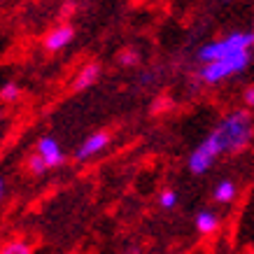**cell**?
<instances>
[{"label":"cell","mask_w":254,"mask_h":254,"mask_svg":"<svg viewBox=\"0 0 254 254\" xmlns=\"http://www.w3.org/2000/svg\"><path fill=\"white\" fill-rule=\"evenodd\" d=\"M212 142L217 145V149L226 154V152H240L250 145L252 140V119L245 110L231 112L229 117H224L222 124L217 126L215 131L210 133Z\"/></svg>","instance_id":"cell-1"},{"label":"cell","mask_w":254,"mask_h":254,"mask_svg":"<svg viewBox=\"0 0 254 254\" xmlns=\"http://www.w3.org/2000/svg\"><path fill=\"white\" fill-rule=\"evenodd\" d=\"M252 42H254L252 33H247V31L231 33V35H226L224 40H217V42L205 45L198 52V59L203 63H212V61H219V59H229V56L250 52Z\"/></svg>","instance_id":"cell-2"},{"label":"cell","mask_w":254,"mask_h":254,"mask_svg":"<svg viewBox=\"0 0 254 254\" xmlns=\"http://www.w3.org/2000/svg\"><path fill=\"white\" fill-rule=\"evenodd\" d=\"M247 65H250V52H243V54L229 56V59H219V61L205 63L198 77L203 84H219L224 79H229L231 75L243 72Z\"/></svg>","instance_id":"cell-3"},{"label":"cell","mask_w":254,"mask_h":254,"mask_svg":"<svg viewBox=\"0 0 254 254\" xmlns=\"http://www.w3.org/2000/svg\"><path fill=\"white\" fill-rule=\"evenodd\" d=\"M219 156H222V152L217 149V145L208 135V138L191 152V156H189V170H191L193 175H203V173H208V170L212 168V163H215Z\"/></svg>","instance_id":"cell-4"},{"label":"cell","mask_w":254,"mask_h":254,"mask_svg":"<svg viewBox=\"0 0 254 254\" xmlns=\"http://www.w3.org/2000/svg\"><path fill=\"white\" fill-rule=\"evenodd\" d=\"M38 156L45 161L47 168H56V166L63 163V149L59 147V142H56L54 138H49V135H45V138L38 142Z\"/></svg>","instance_id":"cell-5"},{"label":"cell","mask_w":254,"mask_h":254,"mask_svg":"<svg viewBox=\"0 0 254 254\" xmlns=\"http://www.w3.org/2000/svg\"><path fill=\"white\" fill-rule=\"evenodd\" d=\"M108 142H110L108 133H93V135H89V138L82 142V147L77 149V159L79 161H86V159L100 154V152L108 147Z\"/></svg>","instance_id":"cell-6"},{"label":"cell","mask_w":254,"mask_h":254,"mask_svg":"<svg viewBox=\"0 0 254 254\" xmlns=\"http://www.w3.org/2000/svg\"><path fill=\"white\" fill-rule=\"evenodd\" d=\"M72 38H75V31H72V26L63 23V26L54 28V31H52V33H49V35L45 38V47L49 49V52H61L63 47H68L70 42H72Z\"/></svg>","instance_id":"cell-7"},{"label":"cell","mask_w":254,"mask_h":254,"mask_svg":"<svg viewBox=\"0 0 254 254\" xmlns=\"http://www.w3.org/2000/svg\"><path fill=\"white\" fill-rule=\"evenodd\" d=\"M196 229H198L200 236H210L219 229V217L212 212V210H200L196 215Z\"/></svg>","instance_id":"cell-8"},{"label":"cell","mask_w":254,"mask_h":254,"mask_svg":"<svg viewBox=\"0 0 254 254\" xmlns=\"http://www.w3.org/2000/svg\"><path fill=\"white\" fill-rule=\"evenodd\" d=\"M98 75H100V65H98V63H86L84 68L77 72V77H75V89H77V91L89 89V86L98 79Z\"/></svg>","instance_id":"cell-9"},{"label":"cell","mask_w":254,"mask_h":254,"mask_svg":"<svg viewBox=\"0 0 254 254\" xmlns=\"http://www.w3.org/2000/svg\"><path fill=\"white\" fill-rule=\"evenodd\" d=\"M233 198H236V185L231 180H222L215 187V200L217 203H231Z\"/></svg>","instance_id":"cell-10"},{"label":"cell","mask_w":254,"mask_h":254,"mask_svg":"<svg viewBox=\"0 0 254 254\" xmlns=\"http://www.w3.org/2000/svg\"><path fill=\"white\" fill-rule=\"evenodd\" d=\"M0 254H33V250L23 240H12V243H7V245L0 250Z\"/></svg>","instance_id":"cell-11"},{"label":"cell","mask_w":254,"mask_h":254,"mask_svg":"<svg viewBox=\"0 0 254 254\" xmlns=\"http://www.w3.org/2000/svg\"><path fill=\"white\" fill-rule=\"evenodd\" d=\"M159 203H161V208H166V210L175 208L177 205V193L173 191V189H166V191L159 196Z\"/></svg>","instance_id":"cell-12"},{"label":"cell","mask_w":254,"mask_h":254,"mask_svg":"<svg viewBox=\"0 0 254 254\" xmlns=\"http://www.w3.org/2000/svg\"><path fill=\"white\" fill-rule=\"evenodd\" d=\"M28 168H31L33 175H42V173L47 170V166H45V161L35 154V156H31V159H28Z\"/></svg>","instance_id":"cell-13"},{"label":"cell","mask_w":254,"mask_h":254,"mask_svg":"<svg viewBox=\"0 0 254 254\" xmlns=\"http://www.w3.org/2000/svg\"><path fill=\"white\" fill-rule=\"evenodd\" d=\"M0 98L2 100H16L19 98V86L16 84H5L0 89Z\"/></svg>","instance_id":"cell-14"},{"label":"cell","mask_w":254,"mask_h":254,"mask_svg":"<svg viewBox=\"0 0 254 254\" xmlns=\"http://www.w3.org/2000/svg\"><path fill=\"white\" fill-rule=\"evenodd\" d=\"M119 61H122L124 65H133V63H135V54H133V52H126V54H124Z\"/></svg>","instance_id":"cell-15"},{"label":"cell","mask_w":254,"mask_h":254,"mask_svg":"<svg viewBox=\"0 0 254 254\" xmlns=\"http://www.w3.org/2000/svg\"><path fill=\"white\" fill-rule=\"evenodd\" d=\"M245 103H247V105H252V103H254V89H252V86L245 91Z\"/></svg>","instance_id":"cell-16"},{"label":"cell","mask_w":254,"mask_h":254,"mask_svg":"<svg viewBox=\"0 0 254 254\" xmlns=\"http://www.w3.org/2000/svg\"><path fill=\"white\" fill-rule=\"evenodd\" d=\"M2 193H5V185H2V177H0V200H2Z\"/></svg>","instance_id":"cell-17"}]
</instances>
